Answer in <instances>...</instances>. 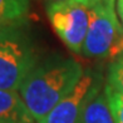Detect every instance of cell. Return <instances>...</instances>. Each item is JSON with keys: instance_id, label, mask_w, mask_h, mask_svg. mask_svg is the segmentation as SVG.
I'll return each mask as SVG.
<instances>
[{"instance_id": "obj_3", "label": "cell", "mask_w": 123, "mask_h": 123, "mask_svg": "<svg viewBox=\"0 0 123 123\" xmlns=\"http://www.w3.org/2000/svg\"><path fill=\"white\" fill-rule=\"evenodd\" d=\"M123 54V25L114 12L113 3L91 6L89 26L82 49L87 58H112Z\"/></svg>"}, {"instance_id": "obj_12", "label": "cell", "mask_w": 123, "mask_h": 123, "mask_svg": "<svg viewBox=\"0 0 123 123\" xmlns=\"http://www.w3.org/2000/svg\"><path fill=\"white\" fill-rule=\"evenodd\" d=\"M50 1H75V3L84 4L87 6H93V0H50Z\"/></svg>"}, {"instance_id": "obj_14", "label": "cell", "mask_w": 123, "mask_h": 123, "mask_svg": "<svg viewBox=\"0 0 123 123\" xmlns=\"http://www.w3.org/2000/svg\"><path fill=\"white\" fill-rule=\"evenodd\" d=\"M121 57H122V58H123V54H122V55H121Z\"/></svg>"}, {"instance_id": "obj_6", "label": "cell", "mask_w": 123, "mask_h": 123, "mask_svg": "<svg viewBox=\"0 0 123 123\" xmlns=\"http://www.w3.org/2000/svg\"><path fill=\"white\" fill-rule=\"evenodd\" d=\"M18 91L0 89V123H34Z\"/></svg>"}, {"instance_id": "obj_10", "label": "cell", "mask_w": 123, "mask_h": 123, "mask_svg": "<svg viewBox=\"0 0 123 123\" xmlns=\"http://www.w3.org/2000/svg\"><path fill=\"white\" fill-rule=\"evenodd\" d=\"M107 84L123 94V58L118 57L109 65Z\"/></svg>"}, {"instance_id": "obj_8", "label": "cell", "mask_w": 123, "mask_h": 123, "mask_svg": "<svg viewBox=\"0 0 123 123\" xmlns=\"http://www.w3.org/2000/svg\"><path fill=\"white\" fill-rule=\"evenodd\" d=\"M29 0H0V28L20 25L29 13Z\"/></svg>"}, {"instance_id": "obj_1", "label": "cell", "mask_w": 123, "mask_h": 123, "mask_svg": "<svg viewBox=\"0 0 123 123\" xmlns=\"http://www.w3.org/2000/svg\"><path fill=\"white\" fill-rule=\"evenodd\" d=\"M84 72L77 60L62 57H53L34 67L19 93L35 123H42L55 105L73 91Z\"/></svg>"}, {"instance_id": "obj_5", "label": "cell", "mask_w": 123, "mask_h": 123, "mask_svg": "<svg viewBox=\"0 0 123 123\" xmlns=\"http://www.w3.org/2000/svg\"><path fill=\"white\" fill-rule=\"evenodd\" d=\"M102 88L100 75L86 70L73 91L55 105L42 123H78L87 102Z\"/></svg>"}, {"instance_id": "obj_4", "label": "cell", "mask_w": 123, "mask_h": 123, "mask_svg": "<svg viewBox=\"0 0 123 123\" xmlns=\"http://www.w3.org/2000/svg\"><path fill=\"white\" fill-rule=\"evenodd\" d=\"M91 6L75 1H50L47 15L54 31L67 48L82 54L88 26Z\"/></svg>"}, {"instance_id": "obj_7", "label": "cell", "mask_w": 123, "mask_h": 123, "mask_svg": "<svg viewBox=\"0 0 123 123\" xmlns=\"http://www.w3.org/2000/svg\"><path fill=\"white\" fill-rule=\"evenodd\" d=\"M78 123H114L104 87L87 102Z\"/></svg>"}, {"instance_id": "obj_13", "label": "cell", "mask_w": 123, "mask_h": 123, "mask_svg": "<svg viewBox=\"0 0 123 123\" xmlns=\"http://www.w3.org/2000/svg\"><path fill=\"white\" fill-rule=\"evenodd\" d=\"M98 3H113L114 4V0H93V5H96Z\"/></svg>"}, {"instance_id": "obj_11", "label": "cell", "mask_w": 123, "mask_h": 123, "mask_svg": "<svg viewBox=\"0 0 123 123\" xmlns=\"http://www.w3.org/2000/svg\"><path fill=\"white\" fill-rule=\"evenodd\" d=\"M117 14L123 25V0H117Z\"/></svg>"}, {"instance_id": "obj_2", "label": "cell", "mask_w": 123, "mask_h": 123, "mask_svg": "<svg viewBox=\"0 0 123 123\" xmlns=\"http://www.w3.org/2000/svg\"><path fill=\"white\" fill-rule=\"evenodd\" d=\"M38 64L34 47L19 25L0 28V89L18 91Z\"/></svg>"}, {"instance_id": "obj_9", "label": "cell", "mask_w": 123, "mask_h": 123, "mask_svg": "<svg viewBox=\"0 0 123 123\" xmlns=\"http://www.w3.org/2000/svg\"><path fill=\"white\" fill-rule=\"evenodd\" d=\"M104 91L108 98L109 108L113 116L114 123H123V94L116 91L109 84L104 86Z\"/></svg>"}]
</instances>
